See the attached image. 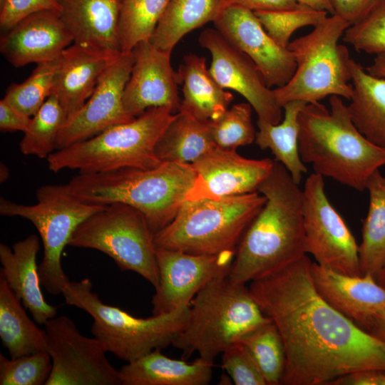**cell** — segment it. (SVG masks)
I'll return each mask as SVG.
<instances>
[{"label": "cell", "instance_id": "6da1fadb", "mask_svg": "<svg viewBox=\"0 0 385 385\" xmlns=\"http://www.w3.org/2000/svg\"><path fill=\"white\" fill-rule=\"evenodd\" d=\"M311 263L305 255L249 287L283 340L281 384L330 385L351 373L385 371V343L321 297L312 279Z\"/></svg>", "mask_w": 385, "mask_h": 385}, {"label": "cell", "instance_id": "7a4b0ae2", "mask_svg": "<svg viewBox=\"0 0 385 385\" xmlns=\"http://www.w3.org/2000/svg\"><path fill=\"white\" fill-rule=\"evenodd\" d=\"M285 167L275 161L258 188L266 201L236 249L228 274L246 284L279 271L307 254L303 220V191Z\"/></svg>", "mask_w": 385, "mask_h": 385}, {"label": "cell", "instance_id": "3957f363", "mask_svg": "<svg viewBox=\"0 0 385 385\" xmlns=\"http://www.w3.org/2000/svg\"><path fill=\"white\" fill-rule=\"evenodd\" d=\"M330 108L307 103L299 115V151L314 173L358 191L385 165V148L366 139L353 123L341 97L331 96Z\"/></svg>", "mask_w": 385, "mask_h": 385}, {"label": "cell", "instance_id": "277c9868", "mask_svg": "<svg viewBox=\"0 0 385 385\" xmlns=\"http://www.w3.org/2000/svg\"><path fill=\"white\" fill-rule=\"evenodd\" d=\"M195 178L190 163L162 162L152 169L125 168L79 173L69 181L82 201L106 205L121 202L140 211L155 235L176 216Z\"/></svg>", "mask_w": 385, "mask_h": 385}, {"label": "cell", "instance_id": "5b68a950", "mask_svg": "<svg viewBox=\"0 0 385 385\" xmlns=\"http://www.w3.org/2000/svg\"><path fill=\"white\" fill-rule=\"evenodd\" d=\"M245 284L228 274L215 279L192 299L188 322L172 345L187 359L197 352L199 358L214 361L230 345L270 322Z\"/></svg>", "mask_w": 385, "mask_h": 385}, {"label": "cell", "instance_id": "8992f818", "mask_svg": "<svg viewBox=\"0 0 385 385\" xmlns=\"http://www.w3.org/2000/svg\"><path fill=\"white\" fill-rule=\"evenodd\" d=\"M176 113L165 106L149 108L130 121L53 152L46 158L48 167L54 173L71 169L79 173L156 168L162 162L155 155V145Z\"/></svg>", "mask_w": 385, "mask_h": 385}, {"label": "cell", "instance_id": "52a82bcc", "mask_svg": "<svg viewBox=\"0 0 385 385\" xmlns=\"http://www.w3.org/2000/svg\"><path fill=\"white\" fill-rule=\"evenodd\" d=\"M62 294L67 304L81 309L91 316V333L107 351L127 363L155 349L172 345L184 329L190 312V304H187L166 314L136 317L101 301L92 292V282L88 278L69 281Z\"/></svg>", "mask_w": 385, "mask_h": 385}, {"label": "cell", "instance_id": "ba28073f", "mask_svg": "<svg viewBox=\"0 0 385 385\" xmlns=\"http://www.w3.org/2000/svg\"><path fill=\"white\" fill-rule=\"evenodd\" d=\"M265 201L258 191L219 200H186L173 220L154 235L155 246L197 255L236 251Z\"/></svg>", "mask_w": 385, "mask_h": 385}, {"label": "cell", "instance_id": "9c48e42d", "mask_svg": "<svg viewBox=\"0 0 385 385\" xmlns=\"http://www.w3.org/2000/svg\"><path fill=\"white\" fill-rule=\"evenodd\" d=\"M349 26L339 16L330 14L310 33L290 41L288 48L297 67L285 85L273 88L279 106L294 101L319 102L331 96L350 100L351 58L346 46L339 43Z\"/></svg>", "mask_w": 385, "mask_h": 385}, {"label": "cell", "instance_id": "30bf717a", "mask_svg": "<svg viewBox=\"0 0 385 385\" xmlns=\"http://www.w3.org/2000/svg\"><path fill=\"white\" fill-rule=\"evenodd\" d=\"M33 205L0 199V214L29 220L38 230L43 242V255L38 265L41 285L53 295L62 294L70 281L61 265L64 247L68 245L77 227L105 205L85 202L66 185H44L39 187Z\"/></svg>", "mask_w": 385, "mask_h": 385}, {"label": "cell", "instance_id": "8fae6325", "mask_svg": "<svg viewBox=\"0 0 385 385\" xmlns=\"http://www.w3.org/2000/svg\"><path fill=\"white\" fill-rule=\"evenodd\" d=\"M68 245L102 252L120 270L137 273L154 287L158 283L154 234L144 215L130 205H106L77 227Z\"/></svg>", "mask_w": 385, "mask_h": 385}, {"label": "cell", "instance_id": "7c38bea8", "mask_svg": "<svg viewBox=\"0 0 385 385\" xmlns=\"http://www.w3.org/2000/svg\"><path fill=\"white\" fill-rule=\"evenodd\" d=\"M52 369L45 385H122L119 370L96 337L82 335L73 321L61 315L45 324Z\"/></svg>", "mask_w": 385, "mask_h": 385}, {"label": "cell", "instance_id": "4fadbf2b", "mask_svg": "<svg viewBox=\"0 0 385 385\" xmlns=\"http://www.w3.org/2000/svg\"><path fill=\"white\" fill-rule=\"evenodd\" d=\"M303 220L307 253L316 262L342 274L361 276L359 245L344 220L329 202L324 178L316 173L306 180Z\"/></svg>", "mask_w": 385, "mask_h": 385}, {"label": "cell", "instance_id": "5bb4252c", "mask_svg": "<svg viewBox=\"0 0 385 385\" xmlns=\"http://www.w3.org/2000/svg\"><path fill=\"white\" fill-rule=\"evenodd\" d=\"M235 252L197 255L156 249L159 280L151 299L153 314H166L190 304L208 283L229 274Z\"/></svg>", "mask_w": 385, "mask_h": 385}, {"label": "cell", "instance_id": "9a60e30c", "mask_svg": "<svg viewBox=\"0 0 385 385\" xmlns=\"http://www.w3.org/2000/svg\"><path fill=\"white\" fill-rule=\"evenodd\" d=\"M133 62L132 51L121 53L104 71L92 95L61 127L56 139V150L135 118L127 114L123 103Z\"/></svg>", "mask_w": 385, "mask_h": 385}, {"label": "cell", "instance_id": "2e32d148", "mask_svg": "<svg viewBox=\"0 0 385 385\" xmlns=\"http://www.w3.org/2000/svg\"><path fill=\"white\" fill-rule=\"evenodd\" d=\"M200 46L212 56L209 71L225 90L231 89L249 103L258 119L277 124L282 118V107L272 88H269L255 63L245 53L231 44L216 29H206L198 39Z\"/></svg>", "mask_w": 385, "mask_h": 385}, {"label": "cell", "instance_id": "e0dca14e", "mask_svg": "<svg viewBox=\"0 0 385 385\" xmlns=\"http://www.w3.org/2000/svg\"><path fill=\"white\" fill-rule=\"evenodd\" d=\"M213 23L231 44L251 58L269 88L281 87L291 79L297 67L293 53L267 34L254 11L225 5Z\"/></svg>", "mask_w": 385, "mask_h": 385}, {"label": "cell", "instance_id": "ac0fdd59", "mask_svg": "<svg viewBox=\"0 0 385 385\" xmlns=\"http://www.w3.org/2000/svg\"><path fill=\"white\" fill-rule=\"evenodd\" d=\"M274 163L270 158L249 159L236 150L215 147L191 164L195 178L186 200H219L257 192Z\"/></svg>", "mask_w": 385, "mask_h": 385}, {"label": "cell", "instance_id": "d6986e66", "mask_svg": "<svg viewBox=\"0 0 385 385\" xmlns=\"http://www.w3.org/2000/svg\"><path fill=\"white\" fill-rule=\"evenodd\" d=\"M132 51L134 62L123 96L125 111L133 118L157 107H168L178 113L181 100L171 53L157 48L149 40L139 42Z\"/></svg>", "mask_w": 385, "mask_h": 385}, {"label": "cell", "instance_id": "ffe728a7", "mask_svg": "<svg viewBox=\"0 0 385 385\" xmlns=\"http://www.w3.org/2000/svg\"><path fill=\"white\" fill-rule=\"evenodd\" d=\"M73 43L58 11L32 14L1 38L0 51L14 67L42 63L57 58Z\"/></svg>", "mask_w": 385, "mask_h": 385}, {"label": "cell", "instance_id": "44dd1931", "mask_svg": "<svg viewBox=\"0 0 385 385\" xmlns=\"http://www.w3.org/2000/svg\"><path fill=\"white\" fill-rule=\"evenodd\" d=\"M61 19L73 43L120 55V20L123 0H58Z\"/></svg>", "mask_w": 385, "mask_h": 385}, {"label": "cell", "instance_id": "7402d4cb", "mask_svg": "<svg viewBox=\"0 0 385 385\" xmlns=\"http://www.w3.org/2000/svg\"><path fill=\"white\" fill-rule=\"evenodd\" d=\"M310 271L321 297L359 327L385 309V288L374 277L342 274L312 261Z\"/></svg>", "mask_w": 385, "mask_h": 385}, {"label": "cell", "instance_id": "603a6c76", "mask_svg": "<svg viewBox=\"0 0 385 385\" xmlns=\"http://www.w3.org/2000/svg\"><path fill=\"white\" fill-rule=\"evenodd\" d=\"M118 56L73 43L58 57L51 95L58 101L66 120L86 102L104 71Z\"/></svg>", "mask_w": 385, "mask_h": 385}, {"label": "cell", "instance_id": "cb8c5ba5", "mask_svg": "<svg viewBox=\"0 0 385 385\" xmlns=\"http://www.w3.org/2000/svg\"><path fill=\"white\" fill-rule=\"evenodd\" d=\"M39 239L30 235L14 243L12 248L0 244L1 273L9 286L31 314L34 321L44 325L56 316V308L44 299L40 285L36 256Z\"/></svg>", "mask_w": 385, "mask_h": 385}, {"label": "cell", "instance_id": "d4e9b609", "mask_svg": "<svg viewBox=\"0 0 385 385\" xmlns=\"http://www.w3.org/2000/svg\"><path fill=\"white\" fill-rule=\"evenodd\" d=\"M177 73L183 91L178 112L209 122L217 120L228 109L233 95L214 78L207 68L205 57L185 55Z\"/></svg>", "mask_w": 385, "mask_h": 385}, {"label": "cell", "instance_id": "484cf974", "mask_svg": "<svg viewBox=\"0 0 385 385\" xmlns=\"http://www.w3.org/2000/svg\"><path fill=\"white\" fill-rule=\"evenodd\" d=\"M155 349L120 369L122 385H207L212 364L197 357L192 362L172 359Z\"/></svg>", "mask_w": 385, "mask_h": 385}, {"label": "cell", "instance_id": "4316f807", "mask_svg": "<svg viewBox=\"0 0 385 385\" xmlns=\"http://www.w3.org/2000/svg\"><path fill=\"white\" fill-rule=\"evenodd\" d=\"M349 67L353 92L346 106L350 118L366 139L385 148V78L369 74L352 58Z\"/></svg>", "mask_w": 385, "mask_h": 385}, {"label": "cell", "instance_id": "83f0119b", "mask_svg": "<svg viewBox=\"0 0 385 385\" xmlns=\"http://www.w3.org/2000/svg\"><path fill=\"white\" fill-rule=\"evenodd\" d=\"M21 301L0 274V338L10 358L48 352L46 330L27 315Z\"/></svg>", "mask_w": 385, "mask_h": 385}, {"label": "cell", "instance_id": "f1b7e54d", "mask_svg": "<svg viewBox=\"0 0 385 385\" xmlns=\"http://www.w3.org/2000/svg\"><path fill=\"white\" fill-rule=\"evenodd\" d=\"M225 5V0H169L149 41L171 53L185 34L213 22Z\"/></svg>", "mask_w": 385, "mask_h": 385}, {"label": "cell", "instance_id": "f546056e", "mask_svg": "<svg viewBox=\"0 0 385 385\" xmlns=\"http://www.w3.org/2000/svg\"><path fill=\"white\" fill-rule=\"evenodd\" d=\"M307 103L294 101L284 104V119L271 124L257 119L255 143L262 150L270 149L274 160L282 164L293 180L299 184L307 169L299 151V115Z\"/></svg>", "mask_w": 385, "mask_h": 385}, {"label": "cell", "instance_id": "4dcf8cb0", "mask_svg": "<svg viewBox=\"0 0 385 385\" xmlns=\"http://www.w3.org/2000/svg\"><path fill=\"white\" fill-rule=\"evenodd\" d=\"M215 147L208 122L178 112L157 141L155 153L161 162L192 164Z\"/></svg>", "mask_w": 385, "mask_h": 385}, {"label": "cell", "instance_id": "1f68e13d", "mask_svg": "<svg viewBox=\"0 0 385 385\" xmlns=\"http://www.w3.org/2000/svg\"><path fill=\"white\" fill-rule=\"evenodd\" d=\"M366 190L369 204L359 245V266L362 275L376 279L385 264V177L379 170L369 178Z\"/></svg>", "mask_w": 385, "mask_h": 385}, {"label": "cell", "instance_id": "d6a6232c", "mask_svg": "<svg viewBox=\"0 0 385 385\" xmlns=\"http://www.w3.org/2000/svg\"><path fill=\"white\" fill-rule=\"evenodd\" d=\"M256 362L267 385L281 384L285 366V350L274 322H270L238 340Z\"/></svg>", "mask_w": 385, "mask_h": 385}, {"label": "cell", "instance_id": "836d02e7", "mask_svg": "<svg viewBox=\"0 0 385 385\" xmlns=\"http://www.w3.org/2000/svg\"><path fill=\"white\" fill-rule=\"evenodd\" d=\"M64 111L57 98L51 95L34 115L19 148L25 155L47 158L56 150L58 134L66 122Z\"/></svg>", "mask_w": 385, "mask_h": 385}, {"label": "cell", "instance_id": "e575fe53", "mask_svg": "<svg viewBox=\"0 0 385 385\" xmlns=\"http://www.w3.org/2000/svg\"><path fill=\"white\" fill-rule=\"evenodd\" d=\"M169 0H123L120 20L121 52L129 53L149 40Z\"/></svg>", "mask_w": 385, "mask_h": 385}, {"label": "cell", "instance_id": "d590c367", "mask_svg": "<svg viewBox=\"0 0 385 385\" xmlns=\"http://www.w3.org/2000/svg\"><path fill=\"white\" fill-rule=\"evenodd\" d=\"M57 58L37 64L26 80L8 88L3 99L29 117L35 115L51 96Z\"/></svg>", "mask_w": 385, "mask_h": 385}, {"label": "cell", "instance_id": "8d00e7d4", "mask_svg": "<svg viewBox=\"0 0 385 385\" xmlns=\"http://www.w3.org/2000/svg\"><path fill=\"white\" fill-rule=\"evenodd\" d=\"M254 13L267 34L283 47H288L291 36L297 29L315 26L328 16L327 11L301 4L291 9Z\"/></svg>", "mask_w": 385, "mask_h": 385}, {"label": "cell", "instance_id": "74e56055", "mask_svg": "<svg viewBox=\"0 0 385 385\" xmlns=\"http://www.w3.org/2000/svg\"><path fill=\"white\" fill-rule=\"evenodd\" d=\"M252 109L249 103L235 104L219 118L208 122L217 148L236 150L255 141L256 130L252 120Z\"/></svg>", "mask_w": 385, "mask_h": 385}, {"label": "cell", "instance_id": "f35d334b", "mask_svg": "<svg viewBox=\"0 0 385 385\" xmlns=\"http://www.w3.org/2000/svg\"><path fill=\"white\" fill-rule=\"evenodd\" d=\"M52 369L46 351L8 359L0 354L1 385H45Z\"/></svg>", "mask_w": 385, "mask_h": 385}, {"label": "cell", "instance_id": "ab89813d", "mask_svg": "<svg viewBox=\"0 0 385 385\" xmlns=\"http://www.w3.org/2000/svg\"><path fill=\"white\" fill-rule=\"evenodd\" d=\"M343 40L357 51L376 56L385 53V0H379L364 17L349 26Z\"/></svg>", "mask_w": 385, "mask_h": 385}, {"label": "cell", "instance_id": "60d3db41", "mask_svg": "<svg viewBox=\"0 0 385 385\" xmlns=\"http://www.w3.org/2000/svg\"><path fill=\"white\" fill-rule=\"evenodd\" d=\"M222 367L235 385H267L252 356L237 341L222 354Z\"/></svg>", "mask_w": 385, "mask_h": 385}, {"label": "cell", "instance_id": "b9f144b4", "mask_svg": "<svg viewBox=\"0 0 385 385\" xmlns=\"http://www.w3.org/2000/svg\"><path fill=\"white\" fill-rule=\"evenodd\" d=\"M59 10L58 0H4L0 5V26L7 31L32 14Z\"/></svg>", "mask_w": 385, "mask_h": 385}, {"label": "cell", "instance_id": "7bdbcfd3", "mask_svg": "<svg viewBox=\"0 0 385 385\" xmlns=\"http://www.w3.org/2000/svg\"><path fill=\"white\" fill-rule=\"evenodd\" d=\"M379 0H330L334 14L351 24L364 17Z\"/></svg>", "mask_w": 385, "mask_h": 385}, {"label": "cell", "instance_id": "ee69618b", "mask_svg": "<svg viewBox=\"0 0 385 385\" xmlns=\"http://www.w3.org/2000/svg\"><path fill=\"white\" fill-rule=\"evenodd\" d=\"M31 117H29L4 99L0 101V130L1 131H22L27 129Z\"/></svg>", "mask_w": 385, "mask_h": 385}, {"label": "cell", "instance_id": "f6af8a7d", "mask_svg": "<svg viewBox=\"0 0 385 385\" xmlns=\"http://www.w3.org/2000/svg\"><path fill=\"white\" fill-rule=\"evenodd\" d=\"M330 385H385V371L366 370L351 373L335 379Z\"/></svg>", "mask_w": 385, "mask_h": 385}, {"label": "cell", "instance_id": "bcb514c9", "mask_svg": "<svg viewBox=\"0 0 385 385\" xmlns=\"http://www.w3.org/2000/svg\"><path fill=\"white\" fill-rule=\"evenodd\" d=\"M226 5H238L252 11L280 10L299 5L295 0H225Z\"/></svg>", "mask_w": 385, "mask_h": 385}, {"label": "cell", "instance_id": "7dc6e473", "mask_svg": "<svg viewBox=\"0 0 385 385\" xmlns=\"http://www.w3.org/2000/svg\"><path fill=\"white\" fill-rule=\"evenodd\" d=\"M359 327L385 343V309L375 314Z\"/></svg>", "mask_w": 385, "mask_h": 385}, {"label": "cell", "instance_id": "c3c4849f", "mask_svg": "<svg viewBox=\"0 0 385 385\" xmlns=\"http://www.w3.org/2000/svg\"><path fill=\"white\" fill-rule=\"evenodd\" d=\"M365 70L374 76L385 78V53L376 55Z\"/></svg>", "mask_w": 385, "mask_h": 385}, {"label": "cell", "instance_id": "681fc988", "mask_svg": "<svg viewBox=\"0 0 385 385\" xmlns=\"http://www.w3.org/2000/svg\"><path fill=\"white\" fill-rule=\"evenodd\" d=\"M298 4L308 6L311 8L327 11L334 14V10L330 0H295Z\"/></svg>", "mask_w": 385, "mask_h": 385}, {"label": "cell", "instance_id": "f907efd6", "mask_svg": "<svg viewBox=\"0 0 385 385\" xmlns=\"http://www.w3.org/2000/svg\"><path fill=\"white\" fill-rule=\"evenodd\" d=\"M377 282L385 288V264L376 277Z\"/></svg>", "mask_w": 385, "mask_h": 385}, {"label": "cell", "instance_id": "816d5d0a", "mask_svg": "<svg viewBox=\"0 0 385 385\" xmlns=\"http://www.w3.org/2000/svg\"><path fill=\"white\" fill-rule=\"evenodd\" d=\"M219 382V384L228 385L232 384L233 381L229 375H222Z\"/></svg>", "mask_w": 385, "mask_h": 385}, {"label": "cell", "instance_id": "f5cc1de1", "mask_svg": "<svg viewBox=\"0 0 385 385\" xmlns=\"http://www.w3.org/2000/svg\"><path fill=\"white\" fill-rule=\"evenodd\" d=\"M4 0H0V5L3 3Z\"/></svg>", "mask_w": 385, "mask_h": 385}]
</instances>
